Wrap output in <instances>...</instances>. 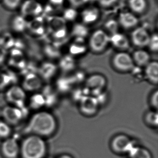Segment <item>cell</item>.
I'll return each instance as SVG.
<instances>
[{
  "mask_svg": "<svg viewBox=\"0 0 158 158\" xmlns=\"http://www.w3.org/2000/svg\"><path fill=\"white\" fill-rule=\"evenodd\" d=\"M11 133L10 125L3 120H0V138H6L10 135Z\"/></svg>",
  "mask_w": 158,
  "mask_h": 158,
  "instance_id": "33",
  "label": "cell"
},
{
  "mask_svg": "<svg viewBox=\"0 0 158 158\" xmlns=\"http://www.w3.org/2000/svg\"><path fill=\"white\" fill-rule=\"evenodd\" d=\"M99 17V11L96 8H89L82 12L81 17L84 23L90 24L96 21Z\"/></svg>",
  "mask_w": 158,
  "mask_h": 158,
  "instance_id": "28",
  "label": "cell"
},
{
  "mask_svg": "<svg viewBox=\"0 0 158 158\" xmlns=\"http://www.w3.org/2000/svg\"><path fill=\"white\" fill-rule=\"evenodd\" d=\"M110 44V36L105 30L98 29L91 35L89 47L95 53L104 52Z\"/></svg>",
  "mask_w": 158,
  "mask_h": 158,
  "instance_id": "3",
  "label": "cell"
},
{
  "mask_svg": "<svg viewBox=\"0 0 158 158\" xmlns=\"http://www.w3.org/2000/svg\"><path fill=\"white\" fill-rule=\"evenodd\" d=\"M128 154L130 158H152L151 154L148 150L135 145L131 148Z\"/></svg>",
  "mask_w": 158,
  "mask_h": 158,
  "instance_id": "29",
  "label": "cell"
},
{
  "mask_svg": "<svg viewBox=\"0 0 158 158\" xmlns=\"http://www.w3.org/2000/svg\"><path fill=\"white\" fill-rule=\"evenodd\" d=\"M145 75L149 81L157 84L158 82V63L157 61H151L145 66Z\"/></svg>",
  "mask_w": 158,
  "mask_h": 158,
  "instance_id": "25",
  "label": "cell"
},
{
  "mask_svg": "<svg viewBox=\"0 0 158 158\" xmlns=\"http://www.w3.org/2000/svg\"><path fill=\"white\" fill-rule=\"evenodd\" d=\"M11 28L17 34L24 32L27 29L28 21L21 15H16L11 19Z\"/></svg>",
  "mask_w": 158,
  "mask_h": 158,
  "instance_id": "24",
  "label": "cell"
},
{
  "mask_svg": "<svg viewBox=\"0 0 158 158\" xmlns=\"http://www.w3.org/2000/svg\"><path fill=\"white\" fill-rule=\"evenodd\" d=\"M145 122L149 125L156 127L158 124V114L157 111H150L146 114Z\"/></svg>",
  "mask_w": 158,
  "mask_h": 158,
  "instance_id": "32",
  "label": "cell"
},
{
  "mask_svg": "<svg viewBox=\"0 0 158 158\" xmlns=\"http://www.w3.org/2000/svg\"><path fill=\"white\" fill-rule=\"evenodd\" d=\"M132 57L135 65L139 67H145L151 62L150 54L145 50L139 49L135 50Z\"/></svg>",
  "mask_w": 158,
  "mask_h": 158,
  "instance_id": "23",
  "label": "cell"
},
{
  "mask_svg": "<svg viewBox=\"0 0 158 158\" xmlns=\"http://www.w3.org/2000/svg\"><path fill=\"white\" fill-rule=\"evenodd\" d=\"M34 35H41L45 31L44 22L42 17L40 16L33 18L30 21H28L27 29Z\"/></svg>",
  "mask_w": 158,
  "mask_h": 158,
  "instance_id": "19",
  "label": "cell"
},
{
  "mask_svg": "<svg viewBox=\"0 0 158 158\" xmlns=\"http://www.w3.org/2000/svg\"><path fill=\"white\" fill-rule=\"evenodd\" d=\"M6 60L10 65L15 68H23L26 65V58L24 53L20 49H13L8 55Z\"/></svg>",
  "mask_w": 158,
  "mask_h": 158,
  "instance_id": "15",
  "label": "cell"
},
{
  "mask_svg": "<svg viewBox=\"0 0 158 158\" xmlns=\"http://www.w3.org/2000/svg\"><path fill=\"white\" fill-rule=\"evenodd\" d=\"M29 106L35 110H38L45 106L44 97L42 93H35L29 100Z\"/></svg>",
  "mask_w": 158,
  "mask_h": 158,
  "instance_id": "27",
  "label": "cell"
},
{
  "mask_svg": "<svg viewBox=\"0 0 158 158\" xmlns=\"http://www.w3.org/2000/svg\"><path fill=\"white\" fill-rule=\"evenodd\" d=\"M50 2L55 5H60L63 3V0H50Z\"/></svg>",
  "mask_w": 158,
  "mask_h": 158,
  "instance_id": "45",
  "label": "cell"
},
{
  "mask_svg": "<svg viewBox=\"0 0 158 158\" xmlns=\"http://www.w3.org/2000/svg\"><path fill=\"white\" fill-rule=\"evenodd\" d=\"M106 84V79L104 76L96 73L86 78L85 88L88 89L91 96L96 97L103 92Z\"/></svg>",
  "mask_w": 158,
  "mask_h": 158,
  "instance_id": "6",
  "label": "cell"
},
{
  "mask_svg": "<svg viewBox=\"0 0 158 158\" xmlns=\"http://www.w3.org/2000/svg\"><path fill=\"white\" fill-rule=\"evenodd\" d=\"M150 104L151 106L156 110L158 107V91L156 90L153 92L151 96L150 97Z\"/></svg>",
  "mask_w": 158,
  "mask_h": 158,
  "instance_id": "41",
  "label": "cell"
},
{
  "mask_svg": "<svg viewBox=\"0 0 158 158\" xmlns=\"http://www.w3.org/2000/svg\"><path fill=\"white\" fill-rule=\"evenodd\" d=\"M129 6L135 13L140 14L145 10L146 3L145 0H129Z\"/></svg>",
  "mask_w": 158,
  "mask_h": 158,
  "instance_id": "31",
  "label": "cell"
},
{
  "mask_svg": "<svg viewBox=\"0 0 158 158\" xmlns=\"http://www.w3.org/2000/svg\"><path fill=\"white\" fill-rule=\"evenodd\" d=\"M22 110L11 105L4 107L2 111L3 120L9 125L19 123L24 118V114Z\"/></svg>",
  "mask_w": 158,
  "mask_h": 158,
  "instance_id": "9",
  "label": "cell"
},
{
  "mask_svg": "<svg viewBox=\"0 0 158 158\" xmlns=\"http://www.w3.org/2000/svg\"><path fill=\"white\" fill-rule=\"evenodd\" d=\"M58 158H73L71 156H68V155H63V156H60Z\"/></svg>",
  "mask_w": 158,
  "mask_h": 158,
  "instance_id": "46",
  "label": "cell"
},
{
  "mask_svg": "<svg viewBox=\"0 0 158 158\" xmlns=\"http://www.w3.org/2000/svg\"><path fill=\"white\" fill-rule=\"evenodd\" d=\"M151 35L143 27H138L133 31L131 41L133 44L139 48L148 47Z\"/></svg>",
  "mask_w": 158,
  "mask_h": 158,
  "instance_id": "12",
  "label": "cell"
},
{
  "mask_svg": "<svg viewBox=\"0 0 158 158\" xmlns=\"http://www.w3.org/2000/svg\"><path fill=\"white\" fill-rule=\"evenodd\" d=\"M5 97L10 105L23 109L27 100V94L21 86L13 85L7 89Z\"/></svg>",
  "mask_w": 158,
  "mask_h": 158,
  "instance_id": "4",
  "label": "cell"
},
{
  "mask_svg": "<svg viewBox=\"0 0 158 158\" xmlns=\"http://www.w3.org/2000/svg\"><path fill=\"white\" fill-rule=\"evenodd\" d=\"M74 85L71 76H62L59 77L56 82V89L57 91L62 94L68 93L72 91Z\"/></svg>",
  "mask_w": 158,
  "mask_h": 158,
  "instance_id": "18",
  "label": "cell"
},
{
  "mask_svg": "<svg viewBox=\"0 0 158 158\" xmlns=\"http://www.w3.org/2000/svg\"><path fill=\"white\" fill-rule=\"evenodd\" d=\"M148 47L152 52H158V35L157 34H153L151 35Z\"/></svg>",
  "mask_w": 158,
  "mask_h": 158,
  "instance_id": "38",
  "label": "cell"
},
{
  "mask_svg": "<svg viewBox=\"0 0 158 158\" xmlns=\"http://www.w3.org/2000/svg\"><path fill=\"white\" fill-rule=\"evenodd\" d=\"M49 27L54 39H64L66 35L65 20L63 17L53 16L49 19Z\"/></svg>",
  "mask_w": 158,
  "mask_h": 158,
  "instance_id": "8",
  "label": "cell"
},
{
  "mask_svg": "<svg viewBox=\"0 0 158 158\" xmlns=\"http://www.w3.org/2000/svg\"><path fill=\"white\" fill-rule=\"evenodd\" d=\"M119 23L117 21L114 19H110L105 23V31L109 32L112 35L118 32L119 29ZM110 35V36H111Z\"/></svg>",
  "mask_w": 158,
  "mask_h": 158,
  "instance_id": "34",
  "label": "cell"
},
{
  "mask_svg": "<svg viewBox=\"0 0 158 158\" xmlns=\"http://www.w3.org/2000/svg\"><path fill=\"white\" fill-rule=\"evenodd\" d=\"M43 80L35 73H29L24 76L22 87L27 92H36L42 88Z\"/></svg>",
  "mask_w": 158,
  "mask_h": 158,
  "instance_id": "10",
  "label": "cell"
},
{
  "mask_svg": "<svg viewBox=\"0 0 158 158\" xmlns=\"http://www.w3.org/2000/svg\"><path fill=\"white\" fill-rule=\"evenodd\" d=\"M0 2H1V0H0Z\"/></svg>",
  "mask_w": 158,
  "mask_h": 158,
  "instance_id": "47",
  "label": "cell"
},
{
  "mask_svg": "<svg viewBox=\"0 0 158 158\" xmlns=\"http://www.w3.org/2000/svg\"><path fill=\"white\" fill-rule=\"evenodd\" d=\"M135 144L126 135H118L112 141L113 150L117 153H128Z\"/></svg>",
  "mask_w": 158,
  "mask_h": 158,
  "instance_id": "13",
  "label": "cell"
},
{
  "mask_svg": "<svg viewBox=\"0 0 158 158\" xmlns=\"http://www.w3.org/2000/svg\"><path fill=\"white\" fill-rule=\"evenodd\" d=\"M7 53L6 50L0 46V66L6 61Z\"/></svg>",
  "mask_w": 158,
  "mask_h": 158,
  "instance_id": "42",
  "label": "cell"
},
{
  "mask_svg": "<svg viewBox=\"0 0 158 158\" xmlns=\"http://www.w3.org/2000/svg\"><path fill=\"white\" fill-rule=\"evenodd\" d=\"M110 43L120 50L128 49L130 45V41L126 35L118 32L110 36Z\"/></svg>",
  "mask_w": 158,
  "mask_h": 158,
  "instance_id": "17",
  "label": "cell"
},
{
  "mask_svg": "<svg viewBox=\"0 0 158 158\" xmlns=\"http://www.w3.org/2000/svg\"><path fill=\"white\" fill-rule=\"evenodd\" d=\"M75 84L81 83L83 81H85L86 78L84 73L82 71H76L73 75L71 76Z\"/></svg>",
  "mask_w": 158,
  "mask_h": 158,
  "instance_id": "40",
  "label": "cell"
},
{
  "mask_svg": "<svg viewBox=\"0 0 158 158\" xmlns=\"http://www.w3.org/2000/svg\"><path fill=\"white\" fill-rule=\"evenodd\" d=\"M58 69V66L52 62H44L39 68L38 75L43 81H49L55 77Z\"/></svg>",
  "mask_w": 158,
  "mask_h": 158,
  "instance_id": "16",
  "label": "cell"
},
{
  "mask_svg": "<svg viewBox=\"0 0 158 158\" xmlns=\"http://www.w3.org/2000/svg\"><path fill=\"white\" fill-rule=\"evenodd\" d=\"M46 151L45 141L36 135L27 137L20 147V153L23 158H43Z\"/></svg>",
  "mask_w": 158,
  "mask_h": 158,
  "instance_id": "2",
  "label": "cell"
},
{
  "mask_svg": "<svg viewBox=\"0 0 158 158\" xmlns=\"http://www.w3.org/2000/svg\"><path fill=\"white\" fill-rule=\"evenodd\" d=\"M138 19L133 14L128 12L122 13L119 16L118 23L125 29H131L137 26Z\"/></svg>",
  "mask_w": 158,
  "mask_h": 158,
  "instance_id": "21",
  "label": "cell"
},
{
  "mask_svg": "<svg viewBox=\"0 0 158 158\" xmlns=\"http://www.w3.org/2000/svg\"><path fill=\"white\" fill-rule=\"evenodd\" d=\"M45 52L46 55L52 58L60 57V49L55 44H49L45 46Z\"/></svg>",
  "mask_w": 158,
  "mask_h": 158,
  "instance_id": "35",
  "label": "cell"
},
{
  "mask_svg": "<svg viewBox=\"0 0 158 158\" xmlns=\"http://www.w3.org/2000/svg\"><path fill=\"white\" fill-rule=\"evenodd\" d=\"M117 0H98V2L101 6H110L114 4Z\"/></svg>",
  "mask_w": 158,
  "mask_h": 158,
  "instance_id": "44",
  "label": "cell"
},
{
  "mask_svg": "<svg viewBox=\"0 0 158 158\" xmlns=\"http://www.w3.org/2000/svg\"><path fill=\"white\" fill-rule=\"evenodd\" d=\"M20 8V15L25 18L40 16L43 11L42 4L36 0H26L22 3Z\"/></svg>",
  "mask_w": 158,
  "mask_h": 158,
  "instance_id": "7",
  "label": "cell"
},
{
  "mask_svg": "<svg viewBox=\"0 0 158 158\" xmlns=\"http://www.w3.org/2000/svg\"><path fill=\"white\" fill-rule=\"evenodd\" d=\"M79 110L84 115H93L98 110V102L94 97L89 95L84 97L79 101Z\"/></svg>",
  "mask_w": 158,
  "mask_h": 158,
  "instance_id": "11",
  "label": "cell"
},
{
  "mask_svg": "<svg viewBox=\"0 0 158 158\" xmlns=\"http://www.w3.org/2000/svg\"><path fill=\"white\" fill-rule=\"evenodd\" d=\"M11 79L10 75L0 71V90L6 88L10 85Z\"/></svg>",
  "mask_w": 158,
  "mask_h": 158,
  "instance_id": "37",
  "label": "cell"
},
{
  "mask_svg": "<svg viewBox=\"0 0 158 158\" xmlns=\"http://www.w3.org/2000/svg\"><path fill=\"white\" fill-rule=\"evenodd\" d=\"M28 129L40 137L49 136L57 128V121L53 114L46 111H39L32 114L29 121Z\"/></svg>",
  "mask_w": 158,
  "mask_h": 158,
  "instance_id": "1",
  "label": "cell"
},
{
  "mask_svg": "<svg viewBox=\"0 0 158 158\" xmlns=\"http://www.w3.org/2000/svg\"><path fill=\"white\" fill-rule=\"evenodd\" d=\"M88 27L83 24H76L72 29V34L75 38L85 39L88 36Z\"/></svg>",
  "mask_w": 158,
  "mask_h": 158,
  "instance_id": "30",
  "label": "cell"
},
{
  "mask_svg": "<svg viewBox=\"0 0 158 158\" xmlns=\"http://www.w3.org/2000/svg\"><path fill=\"white\" fill-rule=\"evenodd\" d=\"M77 16V11L73 8L66 9L63 13V18L65 20L73 21Z\"/></svg>",
  "mask_w": 158,
  "mask_h": 158,
  "instance_id": "39",
  "label": "cell"
},
{
  "mask_svg": "<svg viewBox=\"0 0 158 158\" xmlns=\"http://www.w3.org/2000/svg\"><path fill=\"white\" fill-rule=\"evenodd\" d=\"M112 64L117 70L123 73L132 71L135 67L132 56L125 52H118L113 56Z\"/></svg>",
  "mask_w": 158,
  "mask_h": 158,
  "instance_id": "5",
  "label": "cell"
},
{
  "mask_svg": "<svg viewBox=\"0 0 158 158\" xmlns=\"http://www.w3.org/2000/svg\"><path fill=\"white\" fill-rule=\"evenodd\" d=\"M3 6L10 10H14L19 8L22 0H1Z\"/></svg>",
  "mask_w": 158,
  "mask_h": 158,
  "instance_id": "36",
  "label": "cell"
},
{
  "mask_svg": "<svg viewBox=\"0 0 158 158\" xmlns=\"http://www.w3.org/2000/svg\"><path fill=\"white\" fill-rule=\"evenodd\" d=\"M87 48L88 45L85 43V39L75 38L69 47L70 55L73 57L75 56L81 55L86 52Z\"/></svg>",
  "mask_w": 158,
  "mask_h": 158,
  "instance_id": "22",
  "label": "cell"
},
{
  "mask_svg": "<svg viewBox=\"0 0 158 158\" xmlns=\"http://www.w3.org/2000/svg\"><path fill=\"white\" fill-rule=\"evenodd\" d=\"M89 0H69V2L75 7L81 6L88 2Z\"/></svg>",
  "mask_w": 158,
  "mask_h": 158,
  "instance_id": "43",
  "label": "cell"
},
{
  "mask_svg": "<svg viewBox=\"0 0 158 158\" xmlns=\"http://www.w3.org/2000/svg\"><path fill=\"white\" fill-rule=\"evenodd\" d=\"M42 94L45 98V106H52L57 102L58 96L57 93L51 86H48L44 88Z\"/></svg>",
  "mask_w": 158,
  "mask_h": 158,
  "instance_id": "26",
  "label": "cell"
},
{
  "mask_svg": "<svg viewBox=\"0 0 158 158\" xmlns=\"http://www.w3.org/2000/svg\"><path fill=\"white\" fill-rule=\"evenodd\" d=\"M76 67V60L75 57L70 54L65 55L60 57L58 68L64 73H70Z\"/></svg>",
  "mask_w": 158,
  "mask_h": 158,
  "instance_id": "20",
  "label": "cell"
},
{
  "mask_svg": "<svg viewBox=\"0 0 158 158\" xmlns=\"http://www.w3.org/2000/svg\"><path fill=\"white\" fill-rule=\"evenodd\" d=\"M2 152L6 158H16L20 153V146L17 141L13 138L5 140L2 145Z\"/></svg>",
  "mask_w": 158,
  "mask_h": 158,
  "instance_id": "14",
  "label": "cell"
}]
</instances>
